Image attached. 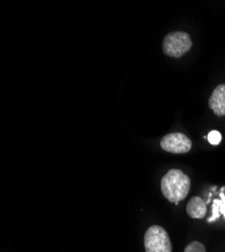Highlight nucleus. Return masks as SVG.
I'll return each mask as SVG.
<instances>
[{
    "instance_id": "f257e3e1",
    "label": "nucleus",
    "mask_w": 225,
    "mask_h": 252,
    "mask_svg": "<svg viewBox=\"0 0 225 252\" xmlns=\"http://www.w3.org/2000/svg\"><path fill=\"white\" fill-rule=\"evenodd\" d=\"M190 188V178L177 169L170 170L161 182V190L163 197L176 205L188 196Z\"/></svg>"
},
{
    "instance_id": "f03ea898",
    "label": "nucleus",
    "mask_w": 225,
    "mask_h": 252,
    "mask_svg": "<svg viewBox=\"0 0 225 252\" xmlns=\"http://www.w3.org/2000/svg\"><path fill=\"white\" fill-rule=\"evenodd\" d=\"M192 39L185 32L168 33L162 40V51L166 56L179 59L192 48Z\"/></svg>"
},
{
    "instance_id": "7ed1b4c3",
    "label": "nucleus",
    "mask_w": 225,
    "mask_h": 252,
    "mask_svg": "<svg viewBox=\"0 0 225 252\" xmlns=\"http://www.w3.org/2000/svg\"><path fill=\"white\" fill-rule=\"evenodd\" d=\"M147 252H172V243L167 231L161 226H151L145 234Z\"/></svg>"
},
{
    "instance_id": "20e7f679",
    "label": "nucleus",
    "mask_w": 225,
    "mask_h": 252,
    "mask_svg": "<svg viewBox=\"0 0 225 252\" xmlns=\"http://www.w3.org/2000/svg\"><path fill=\"white\" fill-rule=\"evenodd\" d=\"M161 149L171 154H187L192 149V141L184 133L174 132L161 138Z\"/></svg>"
},
{
    "instance_id": "39448f33",
    "label": "nucleus",
    "mask_w": 225,
    "mask_h": 252,
    "mask_svg": "<svg viewBox=\"0 0 225 252\" xmlns=\"http://www.w3.org/2000/svg\"><path fill=\"white\" fill-rule=\"evenodd\" d=\"M208 103L216 116H225V84H220L213 90Z\"/></svg>"
},
{
    "instance_id": "423d86ee",
    "label": "nucleus",
    "mask_w": 225,
    "mask_h": 252,
    "mask_svg": "<svg viewBox=\"0 0 225 252\" xmlns=\"http://www.w3.org/2000/svg\"><path fill=\"white\" fill-rule=\"evenodd\" d=\"M186 211L189 217L193 219H203L207 213V206L204 200L198 196L192 197L186 207Z\"/></svg>"
},
{
    "instance_id": "0eeeda50",
    "label": "nucleus",
    "mask_w": 225,
    "mask_h": 252,
    "mask_svg": "<svg viewBox=\"0 0 225 252\" xmlns=\"http://www.w3.org/2000/svg\"><path fill=\"white\" fill-rule=\"evenodd\" d=\"M224 191L225 188L221 189V193H220V197L221 199H215L213 201V205H212V216L208 219V222H213L216 221V219H218L220 217V215H223L225 218V196H224Z\"/></svg>"
},
{
    "instance_id": "6e6552de",
    "label": "nucleus",
    "mask_w": 225,
    "mask_h": 252,
    "mask_svg": "<svg viewBox=\"0 0 225 252\" xmlns=\"http://www.w3.org/2000/svg\"><path fill=\"white\" fill-rule=\"evenodd\" d=\"M184 252H206V249H205V246H204L201 242L192 241L186 246Z\"/></svg>"
},
{
    "instance_id": "1a4fd4ad",
    "label": "nucleus",
    "mask_w": 225,
    "mask_h": 252,
    "mask_svg": "<svg viewBox=\"0 0 225 252\" xmlns=\"http://www.w3.org/2000/svg\"><path fill=\"white\" fill-rule=\"evenodd\" d=\"M207 139H208L210 144L217 145L221 141V133L219 131H217V130H212V131L209 132V134L207 136Z\"/></svg>"
}]
</instances>
